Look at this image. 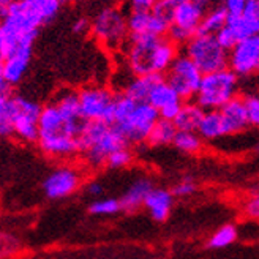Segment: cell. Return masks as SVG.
Segmentation results:
<instances>
[{
	"instance_id": "29",
	"label": "cell",
	"mask_w": 259,
	"mask_h": 259,
	"mask_svg": "<svg viewBox=\"0 0 259 259\" xmlns=\"http://www.w3.org/2000/svg\"><path fill=\"white\" fill-rule=\"evenodd\" d=\"M122 210L120 199H114V198H106V199H98L94 201L89 207V212L94 215H114Z\"/></svg>"
},
{
	"instance_id": "23",
	"label": "cell",
	"mask_w": 259,
	"mask_h": 259,
	"mask_svg": "<svg viewBox=\"0 0 259 259\" xmlns=\"http://www.w3.org/2000/svg\"><path fill=\"white\" fill-rule=\"evenodd\" d=\"M147 101L153 108H157L160 112L161 109L171 106V105H176V103H180L184 100L179 97V94L172 89V85L164 79V76H161L160 79L155 82Z\"/></svg>"
},
{
	"instance_id": "18",
	"label": "cell",
	"mask_w": 259,
	"mask_h": 259,
	"mask_svg": "<svg viewBox=\"0 0 259 259\" xmlns=\"http://www.w3.org/2000/svg\"><path fill=\"white\" fill-rule=\"evenodd\" d=\"M161 74H147V76H135L130 74L125 82L119 87V92L132 97L136 101H147L152 89Z\"/></svg>"
},
{
	"instance_id": "9",
	"label": "cell",
	"mask_w": 259,
	"mask_h": 259,
	"mask_svg": "<svg viewBox=\"0 0 259 259\" xmlns=\"http://www.w3.org/2000/svg\"><path fill=\"white\" fill-rule=\"evenodd\" d=\"M184 53L198 65L204 74L228 68L229 51L218 43L215 35H194L184 46Z\"/></svg>"
},
{
	"instance_id": "28",
	"label": "cell",
	"mask_w": 259,
	"mask_h": 259,
	"mask_svg": "<svg viewBox=\"0 0 259 259\" xmlns=\"http://www.w3.org/2000/svg\"><path fill=\"white\" fill-rule=\"evenodd\" d=\"M237 239V229L234 225H225L220 229H217L213 232V236H210L209 239V247L210 248H225L228 245H231Z\"/></svg>"
},
{
	"instance_id": "12",
	"label": "cell",
	"mask_w": 259,
	"mask_h": 259,
	"mask_svg": "<svg viewBox=\"0 0 259 259\" xmlns=\"http://www.w3.org/2000/svg\"><path fill=\"white\" fill-rule=\"evenodd\" d=\"M79 94V105L84 120H103L112 123L114 108H115V95L112 90L103 85H87Z\"/></svg>"
},
{
	"instance_id": "25",
	"label": "cell",
	"mask_w": 259,
	"mask_h": 259,
	"mask_svg": "<svg viewBox=\"0 0 259 259\" xmlns=\"http://www.w3.org/2000/svg\"><path fill=\"white\" fill-rule=\"evenodd\" d=\"M177 126L172 120H166L161 119L155 123V126L152 128V132L147 138V144L152 147H161V146H169L174 142V138L177 135Z\"/></svg>"
},
{
	"instance_id": "8",
	"label": "cell",
	"mask_w": 259,
	"mask_h": 259,
	"mask_svg": "<svg viewBox=\"0 0 259 259\" xmlns=\"http://www.w3.org/2000/svg\"><path fill=\"white\" fill-rule=\"evenodd\" d=\"M90 33L105 49L122 51L130 38L126 15L117 8L100 11L92 21Z\"/></svg>"
},
{
	"instance_id": "6",
	"label": "cell",
	"mask_w": 259,
	"mask_h": 259,
	"mask_svg": "<svg viewBox=\"0 0 259 259\" xmlns=\"http://www.w3.org/2000/svg\"><path fill=\"white\" fill-rule=\"evenodd\" d=\"M79 141L81 155L90 167L106 164L112 152L130 146L117 128L103 120H85Z\"/></svg>"
},
{
	"instance_id": "16",
	"label": "cell",
	"mask_w": 259,
	"mask_h": 259,
	"mask_svg": "<svg viewBox=\"0 0 259 259\" xmlns=\"http://www.w3.org/2000/svg\"><path fill=\"white\" fill-rule=\"evenodd\" d=\"M126 21H128V30L132 36H141V35L166 36L171 27L169 22L160 18L153 11L128 13Z\"/></svg>"
},
{
	"instance_id": "21",
	"label": "cell",
	"mask_w": 259,
	"mask_h": 259,
	"mask_svg": "<svg viewBox=\"0 0 259 259\" xmlns=\"http://www.w3.org/2000/svg\"><path fill=\"white\" fill-rule=\"evenodd\" d=\"M204 114H205V109L201 108L194 100L184 101L182 109H180L174 123L180 132H198Z\"/></svg>"
},
{
	"instance_id": "35",
	"label": "cell",
	"mask_w": 259,
	"mask_h": 259,
	"mask_svg": "<svg viewBox=\"0 0 259 259\" xmlns=\"http://www.w3.org/2000/svg\"><path fill=\"white\" fill-rule=\"evenodd\" d=\"M215 36H217L218 43L222 45L226 51H231L232 48L236 46V43H237V38L234 36V33H232V32L229 30L228 25H226V27H223L222 30H220Z\"/></svg>"
},
{
	"instance_id": "33",
	"label": "cell",
	"mask_w": 259,
	"mask_h": 259,
	"mask_svg": "<svg viewBox=\"0 0 259 259\" xmlns=\"http://www.w3.org/2000/svg\"><path fill=\"white\" fill-rule=\"evenodd\" d=\"M248 2L250 0H223L222 5L225 7L229 16H237L247 11Z\"/></svg>"
},
{
	"instance_id": "19",
	"label": "cell",
	"mask_w": 259,
	"mask_h": 259,
	"mask_svg": "<svg viewBox=\"0 0 259 259\" xmlns=\"http://www.w3.org/2000/svg\"><path fill=\"white\" fill-rule=\"evenodd\" d=\"M152 190H153V184L150 179H147V177L136 179L135 182L128 187V190L122 194V198H120L122 210H125V212L138 210L141 205H144L149 193Z\"/></svg>"
},
{
	"instance_id": "7",
	"label": "cell",
	"mask_w": 259,
	"mask_h": 259,
	"mask_svg": "<svg viewBox=\"0 0 259 259\" xmlns=\"http://www.w3.org/2000/svg\"><path fill=\"white\" fill-rule=\"evenodd\" d=\"M240 77L231 68L204 74L194 101L205 111H218L239 97Z\"/></svg>"
},
{
	"instance_id": "17",
	"label": "cell",
	"mask_w": 259,
	"mask_h": 259,
	"mask_svg": "<svg viewBox=\"0 0 259 259\" xmlns=\"http://www.w3.org/2000/svg\"><path fill=\"white\" fill-rule=\"evenodd\" d=\"M220 114H222V119L225 123L226 136L242 133L243 130H247L250 126L248 112H247V106H245L243 97H236L234 100H231L228 105H225L220 109Z\"/></svg>"
},
{
	"instance_id": "41",
	"label": "cell",
	"mask_w": 259,
	"mask_h": 259,
	"mask_svg": "<svg viewBox=\"0 0 259 259\" xmlns=\"http://www.w3.org/2000/svg\"><path fill=\"white\" fill-rule=\"evenodd\" d=\"M194 2H199V4H202V5H207L209 2H212V0H194Z\"/></svg>"
},
{
	"instance_id": "10",
	"label": "cell",
	"mask_w": 259,
	"mask_h": 259,
	"mask_svg": "<svg viewBox=\"0 0 259 259\" xmlns=\"http://www.w3.org/2000/svg\"><path fill=\"white\" fill-rule=\"evenodd\" d=\"M204 15L205 5L194 2V0H180L176 7L172 24L166 36L177 46H185L194 35L199 33Z\"/></svg>"
},
{
	"instance_id": "4",
	"label": "cell",
	"mask_w": 259,
	"mask_h": 259,
	"mask_svg": "<svg viewBox=\"0 0 259 259\" xmlns=\"http://www.w3.org/2000/svg\"><path fill=\"white\" fill-rule=\"evenodd\" d=\"M43 106L36 101L16 95L0 94V135L15 136L24 142H36L40 132V115Z\"/></svg>"
},
{
	"instance_id": "14",
	"label": "cell",
	"mask_w": 259,
	"mask_h": 259,
	"mask_svg": "<svg viewBox=\"0 0 259 259\" xmlns=\"http://www.w3.org/2000/svg\"><path fill=\"white\" fill-rule=\"evenodd\" d=\"M81 184V176L74 167L62 166L51 172L43 182V191L49 199H62L73 194Z\"/></svg>"
},
{
	"instance_id": "15",
	"label": "cell",
	"mask_w": 259,
	"mask_h": 259,
	"mask_svg": "<svg viewBox=\"0 0 259 259\" xmlns=\"http://www.w3.org/2000/svg\"><path fill=\"white\" fill-rule=\"evenodd\" d=\"M33 46H25L16 53L0 59V82H5L10 87L18 85L29 70Z\"/></svg>"
},
{
	"instance_id": "3",
	"label": "cell",
	"mask_w": 259,
	"mask_h": 259,
	"mask_svg": "<svg viewBox=\"0 0 259 259\" xmlns=\"http://www.w3.org/2000/svg\"><path fill=\"white\" fill-rule=\"evenodd\" d=\"M0 59H5L21 48L33 46L40 27L48 24L40 10L27 0H16L8 8L0 10Z\"/></svg>"
},
{
	"instance_id": "24",
	"label": "cell",
	"mask_w": 259,
	"mask_h": 259,
	"mask_svg": "<svg viewBox=\"0 0 259 259\" xmlns=\"http://www.w3.org/2000/svg\"><path fill=\"white\" fill-rule=\"evenodd\" d=\"M229 21V15L223 5H215L209 10H205V15L202 18L199 33L204 35H217Z\"/></svg>"
},
{
	"instance_id": "42",
	"label": "cell",
	"mask_w": 259,
	"mask_h": 259,
	"mask_svg": "<svg viewBox=\"0 0 259 259\" xmlns=\"http://www.w3.org/2000/svg\"><path fill=\"white\" fill-rule=\"evenodd\" d=\"M256 150H257V152H259V144H257V146H256Z\"/></svg>"
},
{
	"instance_id": "31",
	"label": "cell",
	"mask_w": 259,
	"mask_h": 259,
	"mask_svg": "<svg viewBox=\"0 0 259 259\" xmlns=\"http://www.w3.org/2000/svg\"><path fill=\"white\" fill-rule=\"evenodd\" d=\"M243 101L245 106H247L250 125L259 128V95L257 94L243 95Z\"/></svg>"
},
{
	"instance_id": "22",
	"label": "cell",
	"mask_w": 259,
	"mask_h": 259,
	"mask_svg": "<svg viewBox=\"0 0 259 259\" xmlns=\"http://www.w3.org/2000/svg\"><path fill=\"white\" fill-rule=\"evenodd\" d=\"M226 25L229 27V30L234 33L237 41L259 35V18L254 16L250 11H245L237 16H229V21Z\"/></svg>"
},
{
	"instance_id": "30",
	"label": "cell",
	"mask_w": 259,
	"mask_h": 259,
	"mask_svg": "<svg viewBox=\"0 0 259 259\" xmlns=\"http://www.w3.org/2000/svg\"><path fill=\"white\" fill-rule=\"evenodd\" d=\"M133 160V153L128 147H122L119 150L112 152L109 157H108V161H106V166L111 167V169H122V167L128 166Z\"/></svg>"
},
{
	"instance_id": "20",
	"label": "cell",
	"mask_w": 259,
	"mask_h": 259,
	"mask_svg": "<svg viewBox=\"0 0 259 259\" xmlns=\"http://www.w3.org/2000/svg\"><path fill=\"white\" fill-rule=\"evenodd\" d=\"M172 201H174L172 191H167L164 188H153L149 193L144 205L155 222L161 223L169 217L171 209H172Z\"/></svg>"
},
{
	"instance_id": "37",
	"label": "cell",
	"mask_w": 259,
	"mask_h": 259,
	"mask_svg": "<svg viewBox=\"0 0 259 259\" xmlns=\"http://www.w3.org/2000/svg\"><path fill=\"white\" fill-rule=\"evenodd\" d=\"M90 27H92V22H89L85 18H77L71 24V30L76 35H84V33L90 32Z\"/></svg>"
},
{
	"instance_id": "39",
	"label": "cell",
	"mask_w": 259,
	"mask_h": 259,
	"mask_svg": "<svg viewBox=\"0 0 259 259\" xmlns=\"http://www.w3.org/2000/svg\"><path fill=\"white\" fill-rule=\"evenodd\" d=\"M247 11L253 13L254 16L259 18V0H250V2H248V7H247Z\"/></svg>"
},
{
	"instance_id": "13",
	"label": "cell",
	"mask_w": 259,
	"mask_h": 259,
	"mask_svg": "<svg viewBox=\"0 0 259 259\" xmlns=\"http://www.w3.org/2000/svg\"><path fill=\"white\" fill-rule=\"evenodd\" d=\"M228 68L234 71L240 79L259 71V35L236 43V46L229 51Z\"/></svg>"
},
{
	"instance_id": "1",
	"label": "cell",
	"mask_w": 259,
	"mask_h": 259,
	"mask_svg": "<svg viewBox=\"0 0 259 259\" xmlns=\"http://www.w3.org/2000/svg\"><path fill=\"white\" fill-rule=\"evenodd\" d=\"M85 120L81 112L79 94L63 89L41 109L36 144L53 158H71L81 153V133Z\"/></svg>"
},
{
	"instance_id": "2",
	"label": "cell",
	"mask_w": 259,
	"mask_h": 259,
	"mask_svg": "<svg viewBox=\"0 0 259 259\" xmlns=\"http://www.w3.org/2000/svg\"><path fill=\"white\" fill-rule=\"evenodd\" d=\"M180 46L167 36L153 35H130L126 45L122 49L126 70L135 76L161 74L171 68L177 59Z\"/></svg>"
},
{
	"instance_id": "40",
	"label": "cell",
	"mask_w": 259,
	"mask_h": 259,
	"mask_svg": "<svg viewBox=\"0 0 259 259\" xmlns=\"http://www.w3.org/2000/svg\"><path fill=\"white\" fill-rule=\"evenodd\" d=\"M15 0H0V10H5V8H8Z\"/></svg>"
},
{
	"instance_id": "36",
	"label": "cell",
	"mask_w": 259,
	"mask_h": 259,
	"mask_svg": "<svg viewBox=\"0 0 259 259\" xmlns=\"http://www.w3.org/2000/svg\"><path fill=\"white\" fill-rule=\"evenodd\" d=\"M243 212H245V215L253 220H259V191L254 193L253 196L245 202Z\"/></svg>"
},
{
	"instance_id": "38",
	"label": "cell",
	"mask_w": 259,
	"mask_h": 259,
	"mask_svg": "<svg viewBox=\"0 0 259 259\" xmlns=\"http://www.w3.org/2000/svg\"><path fill=\"white\" fill-rule=\"evenodd\" d=\"M87 194L92 198H98L103 194V185L100 182H90L87 185Z\"/></svg>"
},
{
	"instance_id": "32",
	"label": "cell",
	"mask_w": 259,
	"mask_h": 259,
	"mask_svg": "<svg viewBox=\"0 0 259 259\" xmlns=\"http://www.w3.org/2000/svg\"><path fill=\"white\" fill-rule=\"evenodd\" d=\"M158 0H126V15L128 13H144L152 11Z\"/></svg>"
},
{
	"instance_id": "27",
	"label": "cell",
	"mask_w": 259,
	"mask_h": 259,
	"mask_svg": "<svg viewBox=\"0 0 259 259\" xmlns=\"http://www.w3.org/2000/svg\"><path fill=\"white\" fill-rule=\"evenodd\" d=\"M202 138L198 132H177L174 138V147L185 153H196L202 147Z\"/></svg>"
},
{
	"instance_id": "34",
	"label": "cell",
	"mask_w": 259,
	"mask_h": 259,
	"mask_svg": "<svg viewBox=\"0 0 259 259\" xmlns=\"http://www.w3.org/2000/svg\"><path fill=\"white\" fill-rule=\"evenodd\" d=\"M194 190H196V185H194L193 180L190 179H184L180 180L179 184L174 185V188L171 190L174 196H179V198H185V196H190V194L194 193Z\"/></svg>"
},
{
	"instance_id": "26",
	"label": "cell",
	"mask_w": 259,
	"mask_h": 259,
	"mask_svg": "<svg viewBox=\"0 0 259 259\" xmlns=\"http://www.w3.org/2000/svg\"><path fill=\"white\" fill-rule=\"evenodd\" d=\"M198 133L205 141H213L222 136H226L225 123L222 119V114L218 111H205L204 117L201 120V125L198 128Z\"/></svg>"
},
{
	"instance_id": "11",
	"label": "cell",
	"mask_w": 259,
	"mask_h": 259,
	"mask_svg": "<svg viewBox=\"0 0 259 259\" xmlns=\"http://www.w3.org/2000/svg\"><path fill=\"white\" fill-rule=\"evenodd\" d=\"M204 73L185 53H180L171 68L166 71L164 79L172 85L184 101L194 100L196 97Z\"/></svg>"
},
{
	"instance_id": "5",
	"label": "cell",
	"mask_w": 259,
	"mask_h": 259,
	"mask_svg": "<svg viewBox=\"0 0 259 259\" xmlns=\"http://www.w3.org/2000/svg\"><path fill=\"white\" fill-rule=\"evenodd\" d=\"M158 120L160 112L149 101H136L125 94H117L112 125L123 135L128 144L146 142Z\"/></svg>"
}]
</instances>
